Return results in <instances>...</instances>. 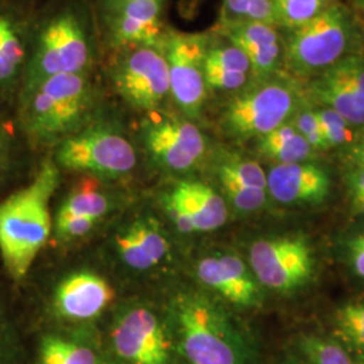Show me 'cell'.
<instances>
[{
  "label": "cell",
  "mask_w": 364,
  "mask_h": 364,
  "mask_svg": "<svg viewBox=\"0 0 364 364\" xmlns=\"http://www.w3.org/2000/svg\"><path fill=\"white\" fill-rule=\"evenodd\" d=\"M314 112L318 117L320 126L323 129L326 144L329 147H336V146L352 142L353 134L350 129L351 124L335 109L324 107L323 109H318Z\"/></svg>",
  "instance_id": "4dcf8cb0"
},
{
  "label": "cell",
  "mask_w": 364,
  "mask_h": 364,
  "mask_svg": "<svg viewBox=\"0 0 364 364\" xmlns=\"http://www.w3.org/2000/svg\"><path fill=\"white\" fill-rule=\"evenodd\" d=\"M111 208L108 197L92 186H81L69 196L60 212L92 218L100 221Z\"/></svg>",
  "instance_id": "cb8c5ba5"
},
{
  "label": "cell",
  "mask_w": 364,
  "mask_h": 364,
  "mask_svg": "<svg viewBox=\"0 0 364 364\" xmlns=\"http://www.w3.org/2000/svg\"><path fill=\"white\" fill-rule=\"evenodd\" d=\"M296 108V92L284 81L262 80L232 97L223 111L221 127L236 141L262 138L287 123Z\"/></svg>",
  "instance_id": "8992f818"
},
{
  "label": "cell",
  "mask_w": 364,
  "mask_h": 364,
  "mask_svg": "<svg viewBox=\"0 0 364 364\" xmlns=\"http://www.w3.org/2000/svg\"><path fill=\"white\" fill-rule=\"evenodd\" d=\"M97 223L99 221L92 218L78 216V215H72V213L58 210L54 228H55L57 236L61 237L63 240H73V239H81L85 235L90 234Z\"/></svg>",
  "instance_id": "d6a6232c"
},
{
  "label": "cell",
  "mask_w": 364,
  "mask_h": 364,
  "mask_svg": "<svg viewBox=\"0 0 364 364\" xmlns=\"http://www.w3.org/2000/svg\"><path fill=\"white\" fill-rule=\"evenodd\" d=\"M114 296V289L103 277L78 272L68 275L55 289L53 312L66 323L85 324L103 314Z\"/></svg>",
  "instance_id": "2e32d148"
},
{
  "label": "cell",
  "mask_w": 364,
  "mask_h": 364,
  "mask_svg": "<svg viewBox=\"0 0 364 364\" xmlns=\"http://www.w3.org/2000/svg\"><path fill=\"white\" fill-rule=\"evenodd\" d=\"M216 174H218L221 188L224 191V195L236 210L250 213V212L259 210L264 205L266 196H267V192L264 189L251 188L223 173H216Z\"/></svg>",
  "instance_id": "83f0119b"
},
{
  "label": "cell",
  "mask_w": 364,
  "mask_h": 364,
  "mask_svg": "<svg viewBox=\"0 0 364 364\" xmlns=\"http://www.w3.org/2000/svg\"><path fill=\"white\" fill-rule=\"evenodd\" d=\"M23 55L25 50L13 23L0 14V81L13 77Z\"/></svg>",
  "instance_id": "4316f807"
},
{
  "label": "cell",
  "mask_w": 364,
  "mask_h": 364,
  "mask_svg": "<svg viewBox=\"0 0 364 364\" xmlns=\"http://www.w3.org/2000/svg\"><path fill=\"white\" fill-rule=\"evenodd\" d=\"M335 329L347 346L364 353V304H350L338 309Z\"/></svg>",
  "instance_id": "484cf974"
},
{
  "label": "cell",
  "mask_w": 364,
  "mask_h": 364,
  "mask_svg": "<svg viewBox=\"0 0 364 364\" xmlns=\"http://www.w3.org/2000/svg\"><path fill=\"white\" fill-rule=\"evenodd\" d=\"M204 77L208 91H240L247 84L250 75L208 65L204 61Z\"/></svg>",
  "instance_id": "1f68e13d"
},
{
  "label": "cell",
  "mask_w": 364,
  "mask_h": 364,
  "mask_svg": "<svg viewBox=\"0 0 364 364\" xmlns=\"http://www.w3.org/2000/svg\"><path fill=\"white\" fill-rule=\"evenodd\" d=\"M60 183V168L46 159L33 181L0 204V255L15 281L30 272L52 232L50 200Z\"/></svg>",
  "instance_id": "7a4b0ae2"
},
{
  "label": "cell",
  "mask_w": 364,
  "mask_h": 364,
  "mask_svg": "<svg viewBox=\"0 0 364 364\" xmlns=\"http://www.w3.org/2000/svg\"><path fill=\"white\" fill-rule=\"evenodd\" d=\"M258 149L263 156L275 161L277 165L306 162L313 154L312 147L293 124L287 123L259 138Z\"/></svg>",
  "instance_id": "44dd1931"
},
{
  "label": "cell",
  "mask_w": 364,
  "mask_h": 364,
  "mask_svg": "<svg viewBox=\"0 0 364 364\" xmlns=\"http://www.w3.org/2000/svg\"><path fill=\"white\" fill-rule=\"evenodd\" d=\"M164 207L169 215L170 220L173 221V224L181 234L196 232L195 224L189 218L186 209L183 208V205L178 201V198L171 192L164 197Z\"/></svg>",
  "instance_id": "e575fe53"
},
{
  "label": "cell",
  "mask_w": 364,
  "mask_h": 364,
  "mask_svg": "<svg viewBox=\"0 0 364 364\" xmlns=\"http://www.w3.org/2000/svg\"><path fill=\"white\" fill-rule=\"evenodd\" d=\"M144 147L161 169L185 173L196 168L207 153V141L192 122L153 115L142 127Z\"/></svg>",
  "instance_id": "7c38bea8"
},
{
  "label": "cell",
  "mask_w": 364,
  "mask_h": 364,
  "mask_svg": "<svg viewBox=\"0 0 364 364\" xmlns=\"http://www.w3.org/2000/svg\"><path fill=\"white\" fill-rule=\"evenodd\" d=\"M37 364H111L97 338L84 329L57 331L39 340Z\"/></svg>",
  "instance_id": "d6986e66"
},
{
  "label": "cell",
  "mask_w": 364,
  "mask_h": 364,
  "mask_svg": "<svg viewBox=\"0 0 364 364\" xmlns=\"http://www.w3.org/2000/svg\"><path fill=\"white\" fill-rule=\"evenodd\" d=\"M165 316L180 364H257L254 338L209 294L180 290L170 299Z\"/></svg>",
  "instance_id": "6da1fadb"
},
{
  "label": "cell",
  "mask_w": 364,
  "mask_h": 364,
  "mask_svg": "<svg viewBox=\"0 0 364 364\" xmlns=\"http://www.w3.org/2000/svg\"><path fill=\"white\" fill-rule=\"evenodd\" d=\"M112 80L119 95L132 108L156 111L170 95L169 68L164 48H135L117 64Z\"/></svg>",
  "instance_id": "8fae6325"
},
{
  "label": "cell",
  "mask_w": 364,
  "mask_h": 364,
  "mask_svg": "<svg viewBox=\"0 0 364 364\" xmlns=\"http://www.w3.org/2000/svg\"><path fill=\"white\" fill-rule=\"evenodd\" d=\"M91 61L87 30L70 10L58 14L42 28L26 78V92L46 78L85 73Z\"/></svg>",
  "instance_id": "52a82bcc"
},
{
  "label": "cell",
  "mask_w": 364,
  "mask_h": 364,
  "mask_svg": "<svg viewBox=\"0 0 364 364\" xmlns=\"http://www.w3.org/2000/svg\"><path fill=\"white\" fill-rule=\"evenodd\" d=\"M216 173H223L251 188L267 189V174L254 161L240 156H227L220 159Z\"/></svg>",
  "instance_id": "f1b7e54d"
},
{
  "label": "cell",
  "mask_w": 364,
  "mask_h": 364,
  "mask_svg": "<svg viewBox=\"0 0 364 364\" xmlns=\"http://www.w3.org/2000/svg\"><path fill=\"white\" fill-rule=\"evenodd\" d=\"M353 156H355L358 165H364V138L359 144L355 146Z\"/></svg>",
  "instance_id": "74e56055"
},
{
  "label": "cell",
  "mask_w": 364,
  "mask_h": 364,
  "mask_svg": "<svg viewBox=\"0 0 364 364\" xmlns=\"http://www.w3.org/2000/svg\"><path fill=\"white\" fill-rule=\"evenodd\" d=\"M348 260L355 274L364 278V232L355 236L350 242Z\"/></svg>",
  "instance_id": "d590c367"
},
{
  "label": "cell",
  "mask_w": 364,
  "mask_h": 364,
  "mask_svg": "<svg viewBox=\"0 0 364 364\" xmlns=\"http://www.w3.org/2000/svg\"><path fill=\"white\" fill-rule=\"evenodd\" d=\"M205 64L232 70V72L251 75V65H250L247 55L232 43L219 45V46L209 45L207 55H205Z\"/></svg>",
  "instance_id": "f546056e"
},
{
  "label": "cell",
  "mask_w": 364,
  "mask_h": 364,
  "mask_svg": "<svg viewBox=\"0 0 364 364\" xmlns=\"http://www.w3.org/2000/svg\"><path fill=\"white\" fill-rule=\"evenodd\" d=\"M105 352L111 364H180L166 316L142 304L117 311Z\"/></svg>",
  "instance_id": "277c9868"
},
{
  "label": "cell",
  "mask_w": 364,
  "mask_h": 364,
  "mask_svg": "<svg viewBox=\"0 0 364 364\" xmlns=\"http://www.w3.org/2000/svg\"><path fill=\"white\" fill-rule=\"evenodd\" d=\"M254 21L278 27L273 0H224L221 22Z\"/></svg>",
  "instance_id": "603a6c76"
},
{
  "label": "cell",
  "mask_w": 364,
  "mask_h": 364,
  "mask_svg": "<svg viewBox=\"0 0 364 364\" xmlns=\"http://www.w3.org/2000/svg\"><path fill=\"white\" fill-rule=\"evenodd\" d=\"M313 99L335 109L350 124H364V57L346 55L313 77Z\"/></svg>",
  "instance_id": "4fadbf2b"
},
{
  "label": "cell",
  "mask_w": 364,
  "mask_h": 364,
  "mask_svg": "<svg viewBox=\"0 0 364 364\" xmlns=\"http://www.w3.org/2000/svg\"><path fill=\"white\" fill-rule=\"evenodd\" d=\"M165 0H131L105 10V25L114 46L164 48L169 33L164 30Z\"/></svg>",
  "instance_id": "5bb4252c"
},
{
  "label": "cell",
  "mask_w": 364,
  "mask_h": 364,
  "mask_svg": "<svg viewBox=\"0 0 364 364\" xmlns=\"http://www.w3.org/2000/svg\"><path fill=\"white\" fill-rule=\"evenodd\" d=\"M198 281L235 306L257 308L262 302V289L245 260L234 254H213L196 264Z\"/></svg>",
  "instance_id": "9a60e30c"
},
{
  "label": "cell",
  "mask_w": 364,
  "mask_h": 364,
  "mask_svg": "<svg viewBox=\"0 0 364 364\" xmlns=\"http://www.w3.org/2000/svg\"><path fill=\"white\" fill-rule=\"evenodd\" d=\"M293 126L296 130L299 131V135L312 147L313 150L329 149L323 129L320 126L318 117L314 111L301 112L294 119Z\"/></svg>",
  "instance_id": "836d02e7"
},
{
  "label": "cell",
  "mask_w": 364,
  "mask_h": 364,
  "mask_svg": "<svg viewBox=\"0 0 364 364\" xmlns=\"http://www.w3.org/2000/svg\"><path fill=\"white\" fill-rule=\"evenodd\" d=\"M352 207L358 213L364 215V195L352 196Z\"/></svg>",
  "instance_id": "f35d334b"
},
{
  "label": "cell",
  "mask_w": 364,
  "mask_h": 364,
  "mask_svg": "<svg viewBox=\"0 0 364 364\" xmlns=\"http://www.w3.org/2000/svg\"><path fill=\"white\" fill-rule=\"evenodd\" d=\"M333 3V0H273L278 26L287 30L309 22Z\"/></svg>",
  "instance_id": "7402d4cb"
},
{
  "label": "cell",
  "mask_w": 364,
  "mask_h": 364,
  "mask_svg": "<svg viewBox=\"0 0 364 364\" xmlns=\"http://www.w3.org/2000/svg\"><path fill=\"white\" fill-rule=\"evenodd\" d=\"M186 209L195 224L196 232H209L220 228L228 219L227 203L212 186L201 181H180L171 191Z\"/></svg>",
  "instance_id": "ffe728a7"
},
{
  "label": "cell",
  "mask_w": 364,
  "mask_h": 364,
  "mask_svg": "<svg viewBox=\"0 0 364 364\" xmlns=\"http://www.w3.org/2000/svg\"><path fill=\"white\" fill-rule=\"evenodd\" d=\"M127 1H131V0H103V4H105V10H108V9L117 7V6H120Z\"/></svg>",
  "instance_id": "ab89813d"
},
{
  "label": "cell",
  "mask_w": 364,
  "mask_h": 364,
  "mask_svg": "<svg viewBox=\"0 0 364 364\" xmlns=\"http://www.w3.org/2000/svg\"><path fill=\"white\" fill-rule=\"evenodd\" d=\"M351 36L350 14L333 3L309 22L289 30L284 63L297 76L314 77L346 57Z\"/></svg>",
  "instance_id": "5b68a950"
},
{
  "label": "cell",
  "mask_w": 364,
  "mask_h": 364,
  "mask_svg": "<svg viewBox=\"0 0 364 364\" xmlns=\"http://www.w3.org/2000/svg\"><path fill=\"white\" fill-rule=\"evenodd\" d=\"M299 346L306 364H353L347 351L331 338L302 336Z\"/></svg>",
  "instance_id": "d4e9b609"
},
{
  "label": "cell",
  "mask_w": 364,
  "mask_h": 364,
  "mask_svg": "<svg viewBox=\"0 0 364 364\" xmlns=\"http://www.w3.org/2000/svg\"><path fill=\"white\" fill-rule=\"evenodd\" d=\"M93 100V85L85 73L46 78L26 92L27 132L38 142H63L82 126Z\"/></svg>",
  "instance_id": "3957f363"
},
{
  "label": "cell",
  "mask_w": 364,
  "mask_h": 364,
  "mask_svg": "<svg viewBox=\"0 0 364 364\" xmlns=\"http://www.w3.org/2000/svg\"><path fill=\"white\" fill-rule=\"evenodd\" d=\"M54 162L64 169L120 178L135 168L136 153L124 135L100 126L65 138L58 146Z\"/></svg>",
  "instance_id": "ba28073f"
},
{
  "label": "cell",
  "mask_w": 364,
  "mask_h": 364,
  "mask_svg": "<svg viewBox=\"0 0 364 364\" xmlns=\"http://www.w3.org/2000/svg\"><path fill=\"white\" fill-rule=\"evenodd\" d=\"M115 247L120 260L135 272H147L168 258L169 240L159 223L142 216L117 232Z\"/></svg>",
  "instance_id": "ac0fdd59"
},
{
  "label": "cell",
  "mask_w": 364,
  "mask_h": 364,
  "mask_svg": "<svg viewBox=\"0 0 364 364\" xmlns=\"http://www.w3.org/2000/svg\"><path fill=\"white\" fill-rule=\"evenodd\" d=\"M209 41L204 34L169 33L164 53L169 68L170 96L191 119L200 117L207 99L204 61Z\"/></svg>",
  "instance_id": "30bf717a"
},
{
  "label": "cell",
  "mask_w": 364,
  "mask_h": 364,
  "mask_svg": "<svg viewBox=\"0 0 364 364\" xmlns=\"http://www.w3.org/2000/svg\"><path fill=\"white\" fill-rule=\"evenodd\" d=\"M250 267L262 287L291 293L305 287L314 273L309 240L301 235H284L255 240L248 252Z\"/></svg>",
  "instance_id": "9c48e42d"
},
{
  "label": "cell",
  "mask_w": 364,
  "mask_h": 364,
  "mask_svg": "<svg viewBox=\"0 0 364 364\" xmlns=\"http://www.w3.org/2000/svg\"><path fill=\"white\" fill-rule=\"evenodd\" d=\"M285 364H306L305 362H297V360H290V362H287Z\"/></svg>",
  "instance_id": "60d3db41"
},
{
  "label": "cell",
  "mask_w": 364,
  "mask_h": 364,
  "mask_svg": "<svg viewBox=\"0 0 364 364\" xmlns=\"http://www.w3.org/2000/svg\"><path fill=\"white\" fill-rule=\"evenodd\" d=\"M348 185L351 196L364 195V165H359L348 176Z\"/></svg>",
  "instance_id": "8d00e7d4"
},
{
  "label": "cell",
  "mask_w": 364,
  "mask_h": 364,
  "mask_svg": "<svg viewBox=\"0 0 364 364\" xmlns=\"http://www.w3.org/2000/svg\"><path fill=\"white\" fill-rule=\"evenodd\" d=\"M267 191L281 204L317 205L331 192V178L324 168L312 162L275 165L267 174Z\"/></svg>",
  "instance_id": "e0dca14e"
}]
</instances>
